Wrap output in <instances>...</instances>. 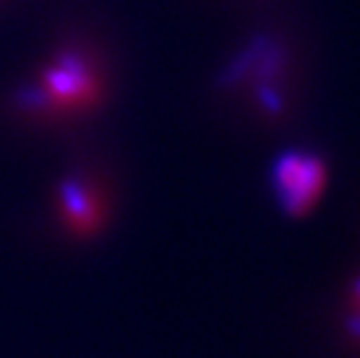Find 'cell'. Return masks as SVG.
Here are the masks:
<instances>
[{
	"label": "cell",
	"instance_id": "cell-1",
	"mask_svg": "<svg viewBox=\"0 0 360 358\" xmlns=\"http://www.w3.org/2000/svg\"><path fill=\"white\" fill-rule=\"evenodd\" d=\"M103 75L96 60L84 51H68L53 58L28 94L26 110L40 117H68L84 112L101 96Z\"/></svg>",
	"mask_w": 360,
	"mask_h": 358
},
{
	"label": "cell",
	"instance_id": "cell-4",
	"mask_svg": "<svg viewBox=\"0 0 360 358\" xmlns=\"http://www.w3.org/2000/svg\"><path fill=\"white\" fill-rule=\"evenodd\" d=\"M65 224L79 233H89L103 215L101 196L86 181H70L60 200Z\"/></svg>",
	"mask_w": 360,
	"mask_h": 358
},
{
	"label": "cell",
	"instance_id": "cell-5",
	"mask_svg": "<svg viewBox=\"0 0 360 358\" xmlns=\"http://www.w3.org/2000/svg\"><path fill=\"white\" fill-rule=\"evenodd\" d=\"M349 331L360 338V279L351 286L349 293Z\"/></svg>",
	"mask_w": 360,
	"mask_h": 358
},
{
	"label": "cell",
	"instance_id": "cell-3",
	"mask_svg": "<svg viewBox=\"0 0 360 358\" xmlns=\"http://www.w3.org/2000/svg\"><path fill=\"white\" fill-rule=\"evenodd\" d=\"M235 82L254 91L256 105L277 114L286 110V56L274 42L260 40L235 63Z\"/></svg>",
	"mask_w": 360,
	"mask_h": 358
},
{
	"label": "cell",
	"instance_id": "cell-2",
	"mask_svg": "<svg viewBox=\"0 0 360 358\" xmlns=\"http://www.w3.org/2000/svg\"><path fill=\"white\" fill-rule=\"evenodd\" d=\"M274 188L290 217H304L316 207L328 186V167L307 151H288L274 165Z\"/></svg>",
	"mask_w": 360,
	"mask_h": 358
}]
</instances>
